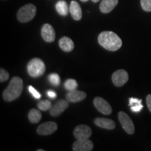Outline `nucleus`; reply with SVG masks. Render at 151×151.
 I'll return each instance as SVG.
<instances>
[{"label":"nucleus","instance_id":"18","mask_svg":"<svg viewBox=\"0 0 151 151\" xmlns=\"http://www.w3.org/2000/svg\"><path fill=\"white\" fill-rule=\"evenodd\" d=\"M129 105L131 107V111L134 113H139L142 110L143 106L142 105V100L137 98H129Z\"/></svg>","mask_w":151,"mask_h":151},{"label":"nucleus","instance_id":"5","mask_svg":"<svg viewBox=\"0 0 151 151\" xmlns=\"http://www.w3.org/2000/svg\"><path fill=\"white\" fill-rule=\"evenodd\" d=\"M118 119L122 128L127 134H133L134 133V124L128 115L126 114L123 111H120L118 113Z\"/></svg>","mask_w":151,"mask_h":151},{"label":"nucleus","instance_id":"12","mask_svg":"<svg viewBox=\"0 0 151 151\" xmlns=\"http://www.w3.org/2000/svg\"><path fill=\"white\" fill-rule=\"evenodd\" d=\"M68 106H69L68 101L60 99L58 101H57L53 105V106H52V108L50 109V114L53 117L60 116L63 111H65Z\"/></svg>","mask_w":151,"mask_h":151},{"label":"nucleus","instance_id":"28","mask_svg":"<svg viewBox=\"0 0 151 151\" xmlns=\"http://www.w3.org/2000/svg\"><path fill=\"white\" fill-rule=\"evenodd\" d=\"M146 104L148 108L151 112V94H148L146 97Z\"/></svg>","mask_w":151,"mask_h":151},{"label":"nucleus","instance_id":"16","mask_svg":"<svg viewBox=\"0 0 151 151\" xmlns=\"http://www.w3.org/2000/svg\"><path fill=\"white\" fill-rule=\"evenodd\" d=\"M69 11L73 20H80L82 18V9L77 1H71L69 6Z\"/></svg>","mask_w":151,"mask_h":151},{"label":"nucleus","instance_id":"15","mask_svg":"<svg viewBox=\"0 0 151 151\" xmlns=\"http://www.w3.org/2000/svg\"><path fill=\"white\" fill-rule=\"evenodd\" d=\"M118 0H102L99 6V9L103 14H109L118 5Z\"/></svg>","mask_w":151,"mask_h":151},{"label":"nucleus","instance_id":"20","mask_svg":"<svg viewBox=\"0 0 151 151\" xmlns=\"http://www.w3.org/2000/svg\"><path fill=\"white\" fill-rule=\"evenodd\" d=\"M41 117L42 116L40 111L35 109H31L28 114L29 120L32 123H38L41 120Z\"/></svg>","mask_w":151,"mask_h":151},{"label":"nucleus","instance_id":"11","mask_svg":"<svg viewBox=\"0 0 151 151\" xmlns=\"http://www.w3.org/2000/svg\"><path fill=\"white\" fill-rule=\"evenodd\" d=\"M93 148V143L89 139L77 140L73 144V150L74 151H91Z\"/></svg>","mask_w":151,"mask_h":151},{"label":"nucleus","instance_id":"14","mask_svg":"<svg viewBox=\"0 0 151 151\" xmlns=\"http://www.w3.org/2000/svg\"><path fill=\"white\" fill-rule=\"evenodd\" d=\"M94 124L98 127L106 129H113L116 127V124L113 120L108 118H97L94 120Z\"/></svg>","mask_w":151,"mask_h":151},{"label":"nucleus","instance_id":"25","mask_svg":"<svg viewBox=\"0 0 151 151\" xmlns=\"http://www.w3.org/2000/svg\"><path fill=\"white\" fill-rule=\"evenodd\" d=\"M9 72H7L4 69L1 68V69H0V81H1V82H5V81L9 80Z\"/></svg>","mask_w":151,"mask_h":151},{"label":"nucleus","instance_id":"22","mask_svg":"<svg viewBox=\"0 0 151 151\" xmlns=\"http://www.w3.org/2000/svg\"><path fill=\"white\" fill-rule=\"evenodd\" d=\"M37 106L39 109H40L41 111H48L50 110L52 108V103L50 102V101L47 99L41 100L38 103Z\"/></svg>","mask_w":151,"mask_h":151},{"label":"nucleus","instance_id":"31","mask_svg":"<svg viewBox=\"0 0 151 151\" xmlns=\"http://www.w3.org/2000/svg\"><path fill=\"white\" fill-rule=\"evenodd\" d=\"M38 151H44V150H42V149H39V150H37Z\"/></svg>","mask_w":151,"mask_h":151},{"label":"nucleus","instance_id":"3","mask_svg":"<svg viewBox=\"0 0 151 151\" xmlns=\"http://www.w3.org/2000/svg\"><path fill=\"white\" fill-rule=\"evenodd\" d=\"M27 69L29 76L34 78H37L44 73L46 71V65L42 60L39 58H34L28 62Z\"/></svg>","mask_w":151,"mask_h":151},{"label":"nucleus","instance_id":"19","mask_svg":"<svg viewBox=\"0 0 151 151\" xmlns=\"http://www.w3.org/2000/svg\"><path fill=\"white\" fill-rule=\"evenodd\" d=\"M55 9L58 14L63 16H67L68 13L69 11V6H68L67 3L65 1H64V0H60V1L57 2Z\"/></svg>","mask_w":151,"mask_h":151},{"label":"nucleus","instance_id":"10","mask_svg":"<svg viewBox=\"0 0 151 151\" xmlns=\"http://www.w3.org/2000/svg\"><path fill=\"white\" fill-rule=\"evenodd\" d=\"M41 36L43 40L48 43L53 42L55 39V32L50 24H44L41 27Z\"/></svg>","mask_w":151,"mask_h":151},{"label":"nucleus","instance_id":"8","mask_svg":"<svg viewBox=\"0 0 151 151\" xmlns=\"http://www.w3.org/2000/svg\"><path fill=\"white\" fill-rule=\"evenodd\" d=\"M94 105L95 108L99 111L100 113H103L104 115H110L112 113V108L111 105L107 101L104 99L97 97L94 99Z\"/></svg>","mask_w":151,"mask_h":151},{"label":"nucleus","instance_id":"9","mask_svg":"<svg viewBox=\"0 0 151 151\" xmlns=\"http://www.w3.org/2000/svg\"><path fill=\"white\" fill-rule=\"evenodd\" d=\"M58 129V124L55 122H46L40 124L37 128V133L39 135L46 136L54 133Z\"/></svg>","mask_w":151,"mask_h":151},{"label":"nucleus","instance_id":"27","mask_svg":"<svg viewBox=\"0 0 151 151\" xmlns=\"http://www.w3.org/2000/svg\"><path fill=\"white\" fill-rule=\"evenodd\" d=\"M47 95H48L50 99H55L57 97L55 92L52 91V90H48V91H47Z\"/></svg>","mask_w":151,"mask_h":151},{"label":"nucleus","instance_id":"24","mask_svg":"<svg viewBox=\"0 0 151 151\" xmlns=\"http://www.w3.org/2000/svg\"><path fill=\"white\" fill-rule=\"evenodd\" d=\"M141 5L145 11L146 12L151 11V0H141Z\"/></svg>","mask_w":151,"mask_h":151},{"label":"nucleus","instance_id":"23","mask_svg":"<svg viewBox=\"0 0 151 151\" xmlns=\"http://www.w3.org/2000/svg\"><path fill=\"white\" fill-rule=\"evenodd\" d=\"M49 82L54 86H58L60 83V78L58 73H50L48 76Z\"/></svg>","mask_w":151,"mask_h":151},{"label":"nucleus","instance_id":"7","mask_svg":"<svg viewBox=\"0 0 151 151\" xmlns=\"http://www.w3.org/2000/svg\"><path fill=\"white\" fill-rule=\"evenodd\" d=\"M128 73L124 69H119L115 71L112 75L113 83L116 87H121L128 81Z\"/></svg>","mask_w":151,"mask_h":151},{"label":"nucleus","instance_id":"29","mask_svg":"<svg viewBox=\"0 0 151 151\" xmlns=\"http://www.w3.org/2000/svg\"><path fill=\"white\" fill-rule=\"evenodd\" d=\"M92 1H93V2H94V3H96V2H98V1H99V0H92Z\"/></svg>","mask_w":151,"mask_h":151},{"label":"nucleus","instance_id":"6","mask_svg":"<svg viewBox=\"0 0 151 151\" xmlns=\"http://www.w3.org/2000/svg\"><path fill=\"white\" fill-rule=\"evenodd\" d=\"M92 129L86 124H80L75 128L73 135L77 140L88 139L92 135Z\"/></svg>","mask_w":151,"mask_h":151},{"label":"nucleus","instance_id":"30","mask_svg":"<svg viewBox=\"0 0 151 151\" xmlns=\"http://www.w3.org/2000/svg\"><path fill=\"white\" fill-rule=\"evenodd\" d=\"M81 1H83V2H86V1H88V0H81Z\"/></svg>","mask_w":151,"mask_h":151},{"label":"nucleus","instance_id":"26","mask_svg":"<svg viewBox=\"0 0 151 151\" xmlns=\"http://www.w3.org/2000/svg\"><path fill=\"white\" fill-rule=\"evenodd\" d=\"M28 89H29V91L30 93L32 94V96L35 98V99H40L41 97V94L39 93L37 90L35 89L34 87H32V86H29L28 87Z\"/></svg>","mask_w":151,"mask_h":151},{"label":"nucleus","instance_id":"4","mask_svg":"<svg viewBox=\"0 0 151 151\" xmlns=\"http://www.w3.org/2000/svg\"><path fill=\"white\" fill-rule=\"evenodd\" d=\"M37 14V7L32 4L23 6L17 13V18L20 22H29Z\"/></svg>","mask_w":151,"mask_h":151},{"label":"nucleus","instance_id":"17","mask_svg":"<svg viewBox=\"0 0 151 151\" xmlns=\"http://www.w3.org/2000/svg\"><path fill=\"white\" fill-rule=\"evenodd\" d=\"M59 46L63 51L67 52H71L74 48V43L72 39L67 37H63L60 39Z\"/></svg>","mask_w":151,"mask_h":151},{"label":"nucleus","instance_id":"1","mask_svg":"<svg viewBox=\"0 0 151 151\" xmlns=\"http://www.w3.org/2000/svg\"><path fill=\"white\" fill-rule=\"evenodd\" d=\"M98 42L104 48L109 51H116L121 48L122 41L120 37L113 32L105 31L100 33Z\"/></svg>","mask_w":151,"mask_h":151},{"label":"nucleus","instance_id":"21","mask_svg":"<svg viewBox=\"0 0 151 151\" xmlns=\"http://www.w3.org/2000/svg\"><path fill=\"white\" fill-rule=\"evenodd\" d=\"M65 88L68 91H72V90H75L78 88V83H77L76 81L74 79H67L65 81V84H64Z\"/></svg>","mask_w":151,"mask_h":151},{"label":"nucleus","instance_id":"2","mask_svg":"<svg viewBox=\"0 0 151 151\" xmlns=\"http://www.w3.org/2000/svg\"><path fill=\"white\" fill-rule=\"evenodd\" d=\"M23 90V81L20 77L15 76L11 79L8 87L3 92V98L6 101H12L21 95Z\"/></svg>","mask_w":151,"mask_h":151},{"label":"nucleus","instance_id":"13","mask_svg":"<svg viewBox=\"0 0 151 151\" xmlns=\"http://www.w3.org/2000/svg\"><path fill=\"white\" fill-rule=\"evenodd\" d=\"M86 93L85 92L75 90L72 91H69L66 95V98L69 102L76 103L86 99Z\"/></svg>","mask_w":151,"mask_h":151}]
</instances>
